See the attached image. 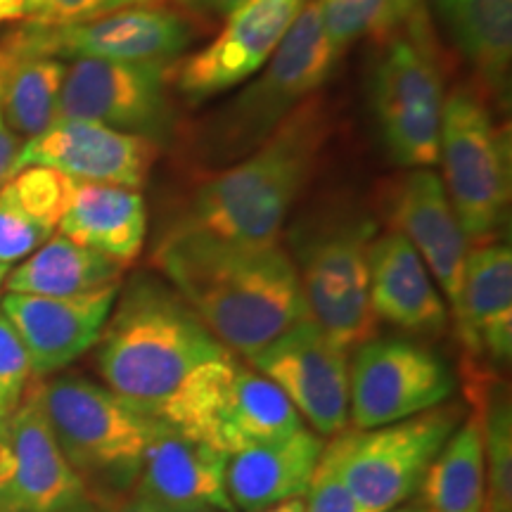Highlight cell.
<instances>
[{
  "mask_svg": "<svg viewBox=\"0 0 512 512\" xmlns=\"http://www.w3.org/2000/svg\"><path fill=\"white\" fill-rule=\"evenodd\" d=\"M152 264L219 342L242 358L311 318L292 256L197 228H171Z\"/></svg>",
  "mask_w": 512,
  "mask_h": 512,
  "instance_id": "obj_1",
  "label": "cell"
},
{
  "mask_svg": "<svg viewBox=\"0 0 512 512\" xmlns=\"http://www.w3.org/2000/svg\"><path fill=\"white\" fill-rule=\"evenodd\" d=\"M330 133L328 105L311 95L254 152L204 178L176 228H197L247 245H275Z\"/></svg>",
  "mask_w": 512,
  "mask_h": 512,
  "instance_id": "obj_2",
  "label": "cell"
},
{
  "mask_svg": "<svg viewBox=\"0 0 512 512\" xmlns=\"http://www.w3.org/2000/svg\"><path fill=\"white\" fill-rule=\"evenodd\" d=\"M100 335L98 370L105 387L145 415L202 363L228 354L169 283L136 275L126 283Z\"/></svg>",
  "mask_w": 512,
  "mask_h": 512,
  "instance_id": "obj_3",
  "label": "cell"
},
{
  "mask_svg": "<svg viewBox=\"0 0 512 512\" xmlns=\"http://www.w3.org/2000/svg\"><path fill=\"white\" fill-rule=\"evenodd\" d=\"M309 0L259 76L188 131V155L204 169H226L254 152L302 102L320 91L339 60Z\"/></svg>",
  "mask_w": 512,
  "mask_h": 512,
  "instance_id": "obj_4",
  "label": "cell"
},
{
  "mask_svg": "<svg viewBox=\"0 0 512 512\" xmlns=\"http://www.w3.org/2000/svg\"><path fill=\"white\" fill-rule=\"evenodd\" d=\"M36 392L62 456L93 501L136 486L150 415L79 375L36 382Z\"/></svg>",
  "mask_w": 512,
  "mask_h": 512,
  "instance_id": "obj_5",
  "label": "cell"
},
{
  "mask_svg": "<svg viewBox=\"0 0 512 512\" xmlns=\"http://www.w3.org/2000/svg\"><path fill=\"white\" fill-rule=\"evenodd\" d=\"M159 418L228 458L306 427L285 394L233 351L192 370Z\"/></svg>",
  "mask_w": 512,
  "mask_h": 512,
  "instance_id": "obj_6",
  "label": "cell"
},
{
  "mask_svg": "<svg viewBox=\"0 0 512 512\" xmlns=\"http://www.w3.org/2000/svg\"><path fill=\"white\" fill-rule=\"evenodd\" d=\"M370 100L382 145L394 164L406 169L439 164L446 91L425 10L389 36L375 62Z\"/></svg>",
  "mask_w": 512,
  "mask_h": 512,
  "instance_id": "obj_7",
  "label": "cell"
},
{
  "mask_svg": "<svg viewBox=\"0 0 512 512\" xmlns=\"http://www.w3.org/2000/svg\"><path fill=\"white\" fill-rule=\"evenodd\" d=\"M373 238V221L349 214L304 226L294 247V268L311 320L347 351L377 332L368 268Z\"/></svg>",
  "mask_w": 512,
  "mask_h": 512,
  "instance_id": "obj_8",
  "label": "cell"
},
{
  "mask_svg": "<svg viewBox=\"0 0 512 512\" xmlns=\"http://www.w3.org/2000/svg\"><path fill=\"white\" fill-rule=\"evenodd\" d=\"M510 152L482 95L460 86L444 102L439 162L448 202L467 242L486 245L501 233L510 207Z\"/></svg>",
  "mask_w": 512,
  "mask_h": 512,
  "instance_id": "obj_9",
  "label": "cell"
},
{
  "mask_svg": "<svg viewBox=\"0 0 512 512\" xmlns=\"http://www.w3.org/2000/svg\"><path fill=\"white\" fill-rule=\"evenodd\" d=\"M463 422L458 406H441L375 430H344L325 444L361 512L403 505L425 477L441 446Z\"/></svg>",
  "mask_w": 512,
  "mask_h": 512,
  "instance_id": "obj_10",
  "label": "cell"
},
{
  "mask_svg": "<svg viewBox=\"0 0 512 512\" xmlns=\"http://www.w3.org/2000/svg\"><path fill=\"white\" fill-rule=\"evenodd\" d=\"M171 62H114L79 57L64 72L57 119L93 121L162 147L174 136Z\"/></svg>",
  "mask_w": 512,
  "mask_h": 512,
  "instance_id": "obj_11",
  "label": "cell"
},
{
  "mask_svg": "<svg viewBox=\"0 0 512 512\" xmlns=\"http://www.w3.org/2000/svg\"><path fill=\"white\" fill-rule=\"evenodd\" d=\"M456 380L444 361L408 339H368L349 361V422L375 430L448 401Z\"/></svg>",
  "mask_w": 512,
  "mask_h": 512,
  "instance_id": "obj_12",
  "label": "cell"
},
{
  "mask_svg": "<svg viewBox=\"0 0 512 512\" xmlns=\"http://www.w3.org/2000/svg\"><path fill=\"white\" fill-rule=\"evenodd\" d=\"M12 41L57 60L174 62L195 41V29L181 12L140 5L72 24L27 22L8 31Z\"/></svg>",
  "mask_w": 512,
  "mask_h": 512,
  "instance_id": "obj_13",
  "label": "cell"
},
{
  "mask_svg": "<svg viewBox=\"0 0 512 512\" xmlns=\"http://www.w3.org/2000/svg\"><path fill=\"white\" fill-rule=\"evenodd\" d=\"M245 361L268 377L320 437L349 427V351L311 318L299 320Z\"/></svg>",
  "mask_w": 512,
  "mask_h": 512,
  "instance_id": "obj_14",
  "label": "cell"
},
{
  "mask_svg": "<svg viewBox=\"0 0 512 512\" xmlns=\"http://www.w3.org/2000/svg\"><path fill=\"white\" fill-rule=\"evenodd\" d=\"M309 0H245L219 36L169 64V83L190 105L240 86L266 67Z\"/></svg>",
  "mask_w": 512,
  "mask_h": 512,
  "instance_id": "obj_15",
  "label": "cell"
},
{
  "mask_svg": "<svg viewBox=\"0 0 512 512\" xmlns=\"http://www.w3.org/2000/svg\"><path fill=\"white\" fill-rule=\"evenodd\" d=\"M79 475L53 437L36 384L0 418V508L50 510L86 498Z\"/></svg>",
  "mask_w": 512,
  "mask_h": 512,
  "instance_id": "obj_16",
  "label": "cell"
},
{
  "mask_svg": "<svg viewBox=\"0 0 512 512\" xmlns=\"http://www.w3.org/2000/svg\"><path fill=\"white\" fill-rule=\"evenodd\" d=\"M162 147L152 140L93 124L55 119L19 150L15 174L27 166H48L86 183L143 188Z\"/></svg>",
  "mask_w": 512,
  "mask_h": 512,
  "instance_id": "obj_17",
  "label": "cell"
},
{
  "mask_svg": "<svg viewBox=\"0 0 512 512\" xmlns=\"http://www.w3.org/2000/svg\"><path fill=\"white\" fill-rule=\"evenodd\" d=\"M121 285L79 294V297H38L8 292L0 311L27 347L34 377L53 375L98 344Z\"/></svg>",
  "mask_w": 512,
  "mask_h": 512,
  "instance_id": "obj_18",
  "label": "cell"
},
{
  "mask_svg": "<svg viewBox=\"0 0 512 512\" xmlns=\"http://www.w3.org/2000/svg\"><path fill=\"white\" fill-rule=\"evenodd\" d=\"M228 456L150 415L136 498L178 510L235 512L228 496Z\"/></svg>",
  "mask_w": 512,
  "mask_h": 512,
  "instance_id": "obj_19",
  "label": "cell"
},
{
  "mask_svg": "<svg viewBox=\"0 0 512 512\" xmlns=\"http://www.w3.org/2000/svg\"><path fill=\"white\" fill-rule=\"evenodd\" d=\"M387 214L392 230L411 242L425 261L456 318L470 242L448 202L441 176L432 169H413L403 174L389 190Z\"/></svg>",
  "mask_w": 512,
  "mask_h": 512,
  "instance_id": "obj_20",
  "label": "cell"
},
{
  "mask_svg": "<svg viewBox=\"0 0 512 512\" xmlns=\"http://www.w3.org/2000/svg\"><path fill=\"white\" fill-rule=\"evenodd\" d=\"M370 304L377 320L411 335L437 337L448 328V309L425 261L396 230L375 235L368 247Z\"/></svg>",
  "mask_w": 512,
  "mask_h": 512,
  "instance_id": "obj_21",
  "label": "cell"
},
{
  "mask_svg": "<svg viewBox=\"0 0 512 512\" xmlns=\"http://www.w3.org/2000/svg\"><path fill=\"white\" fill-rule=\"evenodd\" d=\"M456 330L470 354L496 363L512 356V249L508 242H486L467 249Z\"/></svg>",
  "mask_w": 512,
  "mask_h": 512,
  "instance_id": "obj_22",
  "label": "cell"
},
{
  "mask_svg": "<svg viewBox=\"0 0 512 512\" xmlns=\"http://www.w3.org/2000/svg\"><path fill=\"white\" fill-rule=\"evenodd\" d=\"M325 444V437L306 425L230 458L226 484L233 508L261 512L306 496Z\"/></svg>",
  "mask_w": 512,
  "mask_h": 512,
  "instance_id": "obj_23",
  "label": "cell"
},
{
  "mask_svg": "<svg viewBox=\"0 0 512 512\" xmlns=\"http://www.w3.org/2000/svg\"><path fill=\"white\" fill-rule=\"evenodd\" d=\"M60 235L128 266L143 252L147 207L143 195L124 185L74 181L60 221Z\"/></svg>",
  "mask_w": 512,
  "mask_h": 512,
  "instance_id": "obj_24",
  "label": "cell"
},
{
  "mask_svg": "<svg viewBox=\"0 0 512 512\" xmlns=\"http://www.w3.org/2000/svg\"><path fill=\"white\" fill-rule=\"evenodd\" d=\"M448 38L498 100L508 95L512 0H432Z\"/></svg>",
  "mask_w": 512,
  "mask_h": 512,
  "instance_id": "obj_25",
  "label": "cell"
},
{
  "mask_svg": "<svg viewBox=\"0 0 512 512\" xmlns=\"http://www.w3.org/2000/svg\"><path fill=\"white\" fill-rule=\"evenodd\" d=\"M67 64L0 38V114L17 136L34 138L57 119Z\"/></svg>",
  "mask_w": 512,
  "mask_h": 512,
  "instance_id": "obj_26",
  "label": "cell"
},
{
  "mask_svg": "<svg viewBox=\"0 0 512 512\" xmlns=\"http://www.w3.org/2000/svg\"><path fill=\"white\" fill-rule=\"evenodd\" d=\"M124 268L110 256L76 245L64 235L43 242L34 254L19 261L8 275V292L38 297H79L102 287L119 285Z\"/></svg>",
  "mask_w": 512,
  "mask_h": 512,
  "instance_id": "obj_27",
  "label": "cell"
},
{
  "mask_svg": "<svg viewBox=\"0 0 512 512\" xmlns=\"http://www.w3.org/2000/svg\"><path fill=\"white\" fill-rule=\"evenodd\" d=\"M432 512H484V434L477 415L460 422L418 486Z\"/></svg>",
  "mask_w": 512,
  "mask_h": 512,
  "instance_id": "obj_28",
  "label": "cell"
},
{
  "mask_svg": "<svg viewBox=\"0 0 512 512\" xmlns=\"http://www.w3.org/2000/svg\"><path fill=\"white\" fill-rule=\"evenodd\" d=\"M325 36L339 55L361 38H387L425 10V0H318Z\"/></svg>",
  "mask_w": 512,
  "mask_h": 512,
  "instance_id": "obj_29",
  "label": "cell"
},
{
  "mask_svg": "<svg viewBox=\"0 0 512 512\" xmlns=\"http://www.w3.org/2000/svg\"><path fill=\"white\" fill-rule=\"evenodd\" d=\"M482 434L484 512H512V411L508 394L491 396Z\"/></svg>",
  "mask_w": 512,
  "mask_h": 512,
  "instance_id": "obj_30",
  "label": "cell"
},
{
  "mask_svg": "<svg viewBox=\"0 0 512 512\" xmlns=\"http://www.w3.org/2000/svg\"><path fill=\"white\" fill-rule=\"evenodd\" d=\"M41 226L55 230L60 226L64 209L74 190V178L48 169V166H27L17 171L8 183L0 185Z\"/></svg>",
  "mask_w": 512,
  "mask_h": 512,
  "instance_id": "obj_31",
  "label": "cell"
},
{
  "mask_svg": "<svg viewBox=\"0 0 512 512\" xmlns=\"http://www.w3.org/2000/svg\"><path fill=\"white\" fill-rule=\"evenodd\" d=\"M53 230L41 226L12 197L0 188V266H12L34 254Z\"/></svg>",
  "mask_w": 512,
  "mask_h": 512,
  "instance_id": "obj_32",
  "label": "cell"
},
{
  "mask_svg": "<svg viewBox=\"0 0 512 512\" xmlns=\"http://www.w3.org/2000/svg\"><path fill=\"white\" fill-rule=\"evenodd\" d=\"M34 368L17 330L0 311V418L10 415L27 394Z\"/></svg>",
  "mask_w": 512,
  "mask_h": 512,
  "instance_id": "obj_33",
  "label": "cell"
},
{
  "mask_svg": "<svg viewBox=\"0 0 512 512\" xmlns=\"http://www.w3.org/2000/svg\"><path fill=\"white\" fill-rule=\"evenodd\" d=\"M304 512H361L328 448L320 456V463L311 477L309 491L304 496Z\"/></svg>",
  "mask_w": 512,
  "mask_h": 512,
  "instance_id": "obj_34",
  "label": "cell"
},
{
  "mask_svg": "<svg viewBox=\"0 0 512 512\" xmlns=\"http://www.w3.org/2000/svg\"><path fill=\"white\" fill-rule=\"evenodd\" d=\"M162 0H43L38 24H72L86 19L110 15V12L140 8V5H159Z\"/></svg>",
  "mask_w": 512,
  "mask_h": 512,
  "instance_id": "obj_35",
  "label": "cell"
},
{
  "mask_svg": "<svg viewBox=\"0 0 512 512\" xmlns=\"http://www.w3.org/2000/svg\"><path fill=\"white\" fill-rule=\"evenodd\" d=\"M19 150H22V143H19L17 133L12 131L8 121L0 114V185H5L15 176Z\"/></svg>",
  "mask_w": 512,
  "mask_h": 512,
  "instance_id": "obj_36",
  "label": "cell"
},
{
  "mask_svg": "<svg viewBox=\"0 0 512 512\" xmlns=\"http://www.w3.org/2000/svg\"><path fill=\"white\" fill-rule=\"evenodd\" d=\"M181 8L204 19H226L230 12L240 8L245 0H176Z\"/></svg>",
  "mask_w": 512,
  "mask_h": 512,
  "instance_id": "obj_37",
  "label": "cell"
},
{
  "mask_svg": "<svg viewBox=\"0 0 512 512\" xmlns=\"http://www.w3.org/2000/svg\"><path fill=\"white\" fill-rule=\"evenodd\" d=\"M41 5L43 0H0V24L19 22V19L34 22Z\"/></svg>",
  "mask_w": 512,
  "mask_h": 512,
  "instance_id": "obj_38",
  "label": "cell"
},
{
  "mask_svg": "<svg viewBox=\"0 0 512 512\" xmlns=\"http://www.w3.org/2000/svg\"><path fill=\"white\" fill-rule=\"evenodd\" d=\"M0 512H102V505L98 501H93L91 496H86V498H81V501H76V503L60 505V508H50V510H27V508L5 510V508H0Z\"/></svg>",
  "mask_w": 512,
  "mask_h": 512,
  "instance_id": "obj_39",
  "label": "cell"
},
{
  "mask_svg": "<svg viewBox=\"0 0 512 512\" xmlns=\"http://www.w3.org/2000/svg\"><path fill=\"white\" fill-rule=\"evenodd\" d=\"M124 512H216V510H178V508H166V505L143 501V498H133L131 505H126Z\"/></svg>",
  "mask_w": 512,
  "mask_h": 512,
  "instance_id": "obj_40",
  "label": "cell"
},
{
  "mask_svg": "<svg viewBox=\"0 0 512 512\" xmlns=\"http://www.w3.org/2000/svg\"><path fill=\"white\" fill-rule=\"evenodd\" d=\"M261 512H304V496L290 498V501L278 503V505H273V508L261 510Z\"/></svg>",
  "mask_w": 512,
  "mask_h": 512,
  "instance_id": "obj_41",
  "label": "cell"
},
{
  "mask_svg": "<svg viewBox=\"0 0 512 512\" xmlns=\"http://www.w3.org/2000/svg\"><path fill=\"white\" fill-rule=\"evenodd\" d=\"M389 512H432V510L425 508L422 503H415V505H396V508H392Z\"/></svg>",
  "mask_w": 512,
  "mask_h": 512,
  "instance_id": "obj_42",
  "label": "cell"
},
{
  "mask_svg": "<svg viewBox=\"0 0 512 512\" xmlns=\"http://www.w3.org/2000/svg\"><path fill=\"white\" fill-rule=\"evenodd\" d=\"M5 273H8V268H5V266H0V285H3V280H5Z\"/></svg>",
  "mask_w": 512,
  "mask_h": 512,
  "instance_id": "obj_43",
  "label": "cell"
}]
</instances>
